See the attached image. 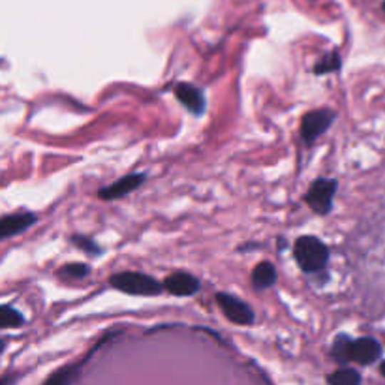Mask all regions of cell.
Instances as JSON below:
<instances>
[{
	"label": "cell",
	"instance_id": "obj_1",
	"mask_svg": "<svg viewBox=\"0 0 385 385\" xmlns=\"http://www.w3.org/2000/svg\"><path fill=\"white\" fill-rule=\"evenodd\" d=\"M293 257L301 271L312 274V272L325 269L329 262V248L325 247L324 241H319L318 237L303 235L293 245Z\"/></svg>",
	"mask_w": 385,
	"mask_h": 385
},
{
	"label": "cell",
	"instance_id": "obj_2",
	"mask_svg": "<svg viewBox=\"0 0 385 385\" xmlns=\"http://www.w3.org/2000/svg\"><path fill=\"white\" fill-rule=\"evenodd\" d=\"M109 284L118 292L139 295V297H153V295H160L165 289L164 284L158 282L154 277L135 271L117 272L109 278Z\"/></svg>",
	"mask_w": 385,
	"mask_h": 385
},
{
	"label": "cell",
	"instance_id": "obj_3",
	"mask_svg": "<svg viewBox=\"0 0 385 385\" xmlns=\"http://www.w3.org/2000/svg\"><path fill=\"white\" fill-rule=\"evenodd\" d=\"M337 188H339V180L337 179H316L310 185L307 194H304V201L316 215L325 216L333 211V200L334 194H337Z\"/></svg>",
	"mask_w": 385,
	"mask_h": 385
},
{
	"label": "cell",
	"instance_id": "obj_4",
	"mask_svg": "<svg viewBox=\"0 0 385 385\" xmlns=\"http://www.w3.org/2000/svg\"><path fill=\"white\" fill-rule=\"evenodd\" d=\"M337 118V111L329 108L312 109L301 120V138L304 139V143H312L319 135H324L329 130V126L334 123Z\"/></svg>",
	"mask_w": 385,
	"mask_h": 385
},
{
	"label": "cell",
	"instance_id": "obj_5",
	"mask_svg": "<svg viewBox=\"0 0 385 385\" xmlns=\"http://www.w3.org/2000/svg\"><path fill=\"white\" fill-rule=\"evenodd\" d=\"M216 303H218L222 314L230 319L231 324L252 325L254 324V319H256L254 310H252L245 301L237 299L235 295H231V293L218 292L216 293Z\"/></svg>",
	"mask_w": 385,
	"mask_h": 385
},
{
	"label": "cell",
	"instance_id": "obj_6",
	"mask_svg": "<svg viewBox=\"0 0 385 385\" xmlns=\"http://www.w3.org/2000/svg\"><path fill=\"white\" fill-rule=\"evenodd\" d=\"M381 354H384L381 344L372 337L351 339V342H349V361L359 363V365H372L380 359Z\"/></svg>",
	"mask_w": 385,
	"mask_h": 385
},
{
	"label": "cell",
	"instance_id": "obj_7",
	"mask_svg": "<svg viewBox=\"0 0 385 385\" xmlns=\"http://www.w3.org/2000/svg\"><path fill=\"white\" fill-rule=\"evenodd\" d=\"M145 180H147V175L145 173H130L126 175V177H123V179L115 180L113 185L102 186V188L98 190V197L106 201L120 200L124 195H128L134 190H138Z\"/></svg>",
	"mask_w": 385,
	"mask_h": 385
},
{
	"label": "cell",
	"instance_id": "obj_8",
	"mask_svg": "<svg viewBox=\"0 0 385 385\" xmlns=\"http://www.w3.org/2000/svg\"><path fill=\"white\" fill-rule=\"evenodd\" d=\"M175 98L185 106L192 115H203L207 109V100L205 94L200 87H195L192 83H179L175 87Z\"/></svg>",
	"mask_w": 385,
	"mask_h": 385
},
{
	"label": "cell",
	"instance_id": "obj_9",
	"mask_svg": "<svg viewBox=\"0 0 385 385\" xmlns=\"http://www.w3.org/2000/svg\"><path fill=\"white\" fill-rule=\"evenodd\" d=\"M165 292L175 295V297H190L201 289L200 278H195L194 274L185 271L173 272L164 280Z\"/></svg>",
	"mask_w": 385,
	"mask_h": 385
},
{
	"label": "cell",
	"instance_id": "obj_10",
	"mask_svg": "<svg viewBox=\"0 0 385 385\" xmlns=\"http://www.w3.org/2000/svg\"><path fill=\"white\" fill-rule=\"evenodd\" d=\"M38 216L34 212H16V215H8L0 222V237L2 239H10L14 235H19L31 226H34Z\"/></svg>",
	"mask_w": 385,
	"mask_h": 385
},
{
	"label": "cell",
	"instance_id": "obj_11",
	"mask_svg": "<svg viewBox=\"0 0 385 385\" xmlns=\"http://www.w3.org/2000/svg\"><path fill=\"white\" fill-rule=\"evenodd\" d=\"M278 280L277 267L272 265L271 262H262L260 265H256V269L252 271V286L257 289V292H263V289L272 288Z\"/></svg>",
	"mask_w": 385,
	"mask_h": 385
},
{
	"label": "cell",
	"instance_id": "obj_12",
	"mask_svg": "<svg viewBox=\"0 0 385 385\" xmlns=\"http://www.w3.org/2000/svg\"><path fill=\"white\" fill-rule=\"evenodd\" d=\"M340 66H342V58H340L339 53L333 51V53H327V55H324V57L319 58V61L314 64L312 72H314V76H327V73L339 72Z\"/></svg>",
	"mask_w": 385,
	"mask_h": 385
},
{
	"label": "cell",
	"instance_id": "obj_13",
	"mask_svg": "<svg viewBox=\"0 0 385 385\" xmlns=\"http://www.w3.org/2000/svg\"><path fill=\"white\" fill-rule=\"evenodd\" d=\"M327 381L334 385H357L363 381V378H361V374L357 370L344 366V369H340L337 370V372H333V374H329Z\"/></svg>",
	"mask_w": 385,
	"mask_h": 385
},
{
	"label": "cell",
	"instance_id": "obj_14",
	"mask_svg": "<svg viewBox=\"0 0 385 385\" xmlns=\"http://www.w3.org/2000/svg\"><path fill=\"white\" fill-rule=\"evenodd\" d=\"M349 342H351V339H349L348 334H339L334 339L333 346H331V355H333V359L339 365L349 363Z\"/></svg>",
	"mask_w": 385,
	"mask_h": 385
},
{
	"label": "cell",
	"instance_id": "obj_15",
	"mask_svg": "<svg viewBox=\"0 0 385 385\" xmlns=\"http://www.w3.org/2000/svg\"><path fill=\"white\" fill-rule=\"evenodd\" d=\"M25 324V316L14 308L11 304H4L0 312V327L2 329H16Z\"/></svg>",
	"mask_w": 385,
	"mask_h": 385
},
{
	"label": "cell",
	"instance_id": "obj_16",
	"mask_svg": "<svg viewBox=\"0 0 385 385\" xmlns=\"http://www.w3.org/2000/svg\"><path fill=\"white\" fill-rule=\"evenodd\" d=\"M91 274V267L85 263H66L64 267L58 271L61 278H72V280H81V278Z\"/></svg>",
	"mask_w": 385,
	"mask_h": 385
},
{
	"label": "cell",
	"instance_id": "obj_17",
	"mask_svg": "<svg viewBox=\"0 0 385 385\" xmlns=\"http://www.w3.org/2000/svg\"><path fill=\"white\" fill-rule=\"evenodd\" d=\"M72 242L76 245L77 248H79V250H83L85 254H88V256H102V248H100V245H98L94 239H91V237L73 235Z\"/></svg>",
	"mask_w": 385,
	"mask_h": 385
},
{
	"label": "cell",
	"instance_id": "obj_18",
	"mask_svg": "<svg viewBox=\"0 0 385 385\" xmlns=\"http://www.w3.org/2000/svg\"><path fill=\"white\" fill-rule=\"evenodd\" d=\"M380 372H381V376H384V378H385V361L380 365Z\"/></svg>",
	"mask_w": 385,
	"mask_h": 385
},
{
	"label": "cell",
	"instance_id": "obj_19",
	"mask_svg": "<svg viewBox=\"0 0 385 385\" xmlns=\"http://www.w3.org/2000/svg\"><path fill=\"white\" fill-rule=\"evenodd\" d=\"M384 10H385V2H384Z\"/></svg>",
	"mask_w": 385,
	"mask_h": 385
}]
</instances>
